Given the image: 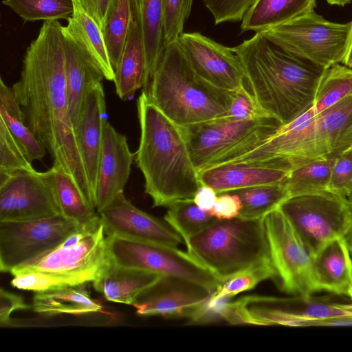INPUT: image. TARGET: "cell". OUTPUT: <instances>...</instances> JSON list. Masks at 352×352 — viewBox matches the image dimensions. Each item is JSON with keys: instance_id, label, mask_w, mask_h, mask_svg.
Returning a JSON list of instances; mask_svg holds the SVG:
<instances>
[{"instance_id": "cell-22", "label": "cell", "mask_w": 352, "mask_h": 352, "mask_svg": "<svg viewBox=\"0 0 352 352\" xmlns=\"http://www.w3.org/2000/svg\"><path fill=\"white\" fill-rule=\"evenodd\" d=\"M65 51V77L69 111L74 127L80 114L85 95L94 84L104 76L100 69L63 30Z\"/></svg>"}, {"instance_id": "cell-50", "label": "cell", "mask_w": 352, "mask_h": 352, "mask_svg": "<svg viewBox=\"0 0 352 352\" xmlns=\"http://www.w3.org/2000/svg\"><path fill=\"white\" fill-rule=\"evenodd\" d=\"M350 28L346 43L345 53L342 63L352 68V21H350Z\"/></svg>"}, {"instance_id": "cell-20", "label": "cell", "mask_w": 352, "mask_h": 352, "mask_svg": "<svg viewBox=\"0 0 352 352\" xmlns=\"http://www.w3.org/2000/svg\"><path fill=\"white\" fill-rule=\"evenodd\" d=\"M126 138L106 122L96 190V210L100 212L120 193L124 192L131 166L135 160Z\"/></svg>"}, {"instance_id": "cell-45", "label": "cell", "mask_w": 352, "mask_h": 352, "mask_svg": "<svg viewBox=\"0 0 352 352\" xmlns=\"http://www.w3.org/2000/svg\"><path fill=\"white\" fill-rule=\"evenodd\" d=\"M247 86L234 91L229 117L236 120L253 119L263 116Z\"/></svg>"}, {"instance_id": "cell-17", "label": "cell", "mask_w": 352, "mask_h": 352, "mask_svg": "<svg viewBox=\"0 0 352 352\" xmlns=\"http://www.w3.org/2000/svg\"><path fill=\"white\" fill-rule=\"evenodd\" d=\"M212 292L192 281L162 276L138 298L133 306L141 316L192 319Z\"/></svg>"}, {"instance_id": "cell-41", "label": "cell", "mask_w": 352, "mask_h": 352, "mask_svg": "<svg viewBox=\"0 0 352 352\" xmlns=\"http://www.w3.org/2000/svg\"><path fill=\"white\" fill-rule=\"evenodd\" d=\"M193 0H164V31L166 45L177 41L184 32Z\"/></svg>"}, {"instance_id": "cell-33", "label": "cell", "mask_w": 352, "mask_h": 352, "mask_svg": "<svg viewBox=\"0 0 352 352\" xmlns=\"http://www.w3.org/2000/svg\"><path fill=\"white\" fill-rule=\"evenodd\" d=\"M336 159L324 157L312 160L292 168L283 182L289 196L328 190Z\"/></svg>"}, {"instance_id": "cell-47", "label": "cell", "mask_w": 352, "mask_h": 352, "mask_svg": "<svg viewBox=\"0 0 352 352\" xmlns=\"http://www.w3.org/2000/svg\"><path fill=\"white\" fill-rule=\"evenodd\" d=\"M23 298L1 288L0 289V324L6 326L10 322L11 314L15 310L30 309Z\"/></svg>"}, {"instance_id": "cell-11", "label": "cell", "mask_w": 352, "mask_h": 352, "mask_svg": "<svg viewBox=\"0 0 352 352\" xmlns=\"http://www.w3.org/2000/svg\"><path fill=\"white\" fill-rule=\"evenodd\" d=\"M263 221L276 272L273 280L279 289L301 296L319 292L313 256L283 213L278 208L267 214Z\"/></svg>"}, {"instance_id": "cell-15", "label": "cell", "mask_w": 352, "mask_h": 352, "mask_svg": "<svg viewBox=\"0 0 352 352\" xmlns=\"http://www.w3.org/2000/svg\"><path fill=\"white\" fill-rule=\"evenodd\" d=\"M60 214L52 192L34 170L0 174V221H20Z\"/></svg>"}, {"instance_id": "cell-9", "label": "cell", "mask_w": 352, "mask_h": 352, "mask_svg": "<svg viewBox=\"0 0 352 352\" xmlns=\"http://www.w3.org/2000/svg\"><path fill=\"white\" fill-rule=\"evenodd\" d=\"M278 208L312 256L352 225L346 197L329 190L289 197Z\"/></svg>"}, {"instance_id": "cell-29", "label": "cell", "mask_w": 352, "mask_h": 352, "mask_svg": "<svg viewBox=\"0 0 352 352\" xmlns=\"http://www.w3.org/2000/svg\"><path fill=\"white\" fill-rule=\"evenodd\" d=\"M316 0H256L241 21V32H265L314 10Z\"/></svg>"}, {"instance_id": "cell-38", "label": "cell", "mask_w": 352, "mask_h": 352, "mask_svg": "<svg viewBox=\"0 0 352 352\" xmlns=\"http://www.w3.org/2000/svg\"><path fill=\"white\" fill-rule=\"evenodd\" d=\"M2 3L24 22L67 19L74 9V0H3Z\"/></svg>"}, {"instance_id": "cell-31", "label": "cell", "mask_w": 352, "mask_h": 352, "mask_svg": "<svg viewBox=\"0 0 352 352\" xmlns=\"http://www.w3.org/2000/svg\"><path fill=\"white\" fill-rule=\"evenodd\" d=\"M40 175L50 188L61 215L82 225L100 217L74 181L60 169L52 166L50 169L40 172Z\"/></svg>"}, {"instance_id": "cell-37", "label": "cell", "mask_w": 352, "mask_h": 352, "mask_svg": "<svg viewBox=\"0 0 352 352\" xmlns=\"http://www.w3.org/2000/svg\"><path fill=\"white\" fill-rule=\"evenodd\" d=\"M168 208L164 220L182 238L184 243L215 219L208 212L199 208L193 199L177 201Z\"/></svg>"}, {"instance_id": "cell-42", "label": "cell", "mask_w": 352, "mask_h": 352, "mask_svg": "<svg viewBox=\"0 0 352 352\" xmlns=\"http://www.w3.org/2000/svg\"><path fill=\"white\" fill-rule=\"evenodd\" d=\"M212 14L216 25L241 21L256 0H202Z\"/></svg>"}, {"instance_id": "cell-6", "label": "cell", "mask_w": 352, "mask_h": 352, "mask_svg": "<svg viewBox=\"0 0 352 352\" xmlns=\"http://www.w3.org/2000/svg\"><path fill=\"white\" fill-rule=\"evenodd\" d=\"M282 125L276 118L263 115L246 120L227 116L179 127L198 172L245 154Z\"/></svg>"}, {"instance_id": "cell-12", "label": "cell", "mask_w": 352, "mask_h": 352, "mask_svg": "<svg viewBox=\"0 0 352 352\" xmlns=\"http://www.w3.org/2000/svg\"><path fill=\"white\" fill-rule=\"evenodd\" d=\"M107 240L111 261L118 265L184 278L212 293L221 283L191 255L178 248L116 235L107 236Z\"/></svg>"}, {"instance_id": "cell-26", "label": "cell", "mask_w": 352, "mask_h": 352, "mask_svg": "<svg viewBox=\"0 0 352 352\" xmlns=\"http://www.w3.org/2000/svg\"><path fill=\"white\" fill-rule=\"evenodd\" d=\"M113 82L118 96L122 100L133 97L146 81V58L140 28L133 21L114 71Z\"/></svg>"}, {"instance_id": "cell-18", "label": "cell", "mask_w": 352, "mask_h": 352, "mask_svg": "<svg viewBox=\"0 0 352 352\" xmlns=\"http://www.w3.org/2000/svg\"><path fill=\"white\" fill-rule=\"evenodd\" d=\"M107 236L120 237L178 248L182 238L165 221L135 207L118 195L98 212Z\"/></svg>"}, {"instance_id": "cell-8", "label": "cell", "mask_w": 352, "mask_h": 352, "mask_svg": "<svg viewBox=\"0 0 352 352\" xmlns=\"http://www.w3.org/2000/svg\"><path fill=\"white\" fill-rule=\"evenodd\" d=\"M350 24L329 21L313 10L261 33L289 54L326 69L342 63Z\"/></svg>"}, {"instance_id": "cell-10", "label": "cell", "mask_w": 352, "mask_h": 352, "mask_svg": "<svg viewBox=\"0 0 352 352\" xmlns=\"http://www.w3.org/2000/svg\"><path fill=\"white\" fill-rule=\"evenodd\" d=\"M111 263L107 235L99 218L78 241H63L56 248L11 274L37 271L52 276L65 285H80L94 282Z\"/></svg>"}, {"instance_id": "cell-36", "label": "cell", "mask_w": 352, "mask_h": 352, "mask_svg": "<svg viewBox=\"0 0 352 352\" xmlns=\"http://www.w3.org/2000/svg\"><path fill=\"white\" fill-rule=\"evenodd\" d=\"M352 94V68L340 63L324 70L319 80L313 109L318 114Z\"/></svg>"}, {"instance_id": "cell-30", "label": "cell", "mask_w": 352, "mask_h": 352, "mask_svg": "<svg viewBox=\"0 0 352 352\" xmlns=\"http://www.w3.org/2000/svg\"><path fill=\"white\" fill-rule=\"evenodd\" d=\"M131 2L134 21L140 29L145 49L146 83L166 47L164 0H131Z\"/></svg>"}, {"instance_id": "cell-40", "label": "cell", "mask_w": 352, "mask_h": 352, "mask_svg": "<svg viewBox=\"0 0 352 352\" xmlns=\"http://www.w3.org/2000/svg\"><path fill=\"white\" fill-rule=\"evenodd\" d=\"M34 170L24 150L0 118V174Z\"/></svg>"}, {"instance_id": "cell-19", "label": "cell", "mask_w": 352, "mask_h": 352, "mask_svg": "<svg viewBox=\"0 0 352 352\" xmlns=\"http://www.w3.org/2000/svg\"><path fill=\"white\" fill-rule=\"evenodd\" d=\"M292 166L282 160L230 162L197 172L201 185L213 188L217 195L262 185L281 184Z\"/></svg>"}, {"instance_id": "cell-2", "label": "cell", "mask_w": 352, "mask_h": 352, "mask_svg": "<svg viewBox=\"0 0 352 352\" xmlns=\"http://www.w3.org/2000/svg\"><path fill=\"white\" fill-rule=\"evenodd\" d=\"M232 48L261 113L285 124L312 107L324 69L289 54L261 32Z\"/></svg>"}, {"instance_id": "cell-25", "label": "cell", "mask_w": 352, "mask_h": 352, "mask_svg": "<svg viewBox=\"0 0 352 352\" xmlns=\"http://www.w3.org/2000/svg\"><path fill=\"white\" fill-rule=\"evenodd\" d=\"M316 138L324 157H337L352 147V94L316 114Z\"/></svg>"}, {"instance_id": "cell-46", "label": "cell", "mask_w": 352, "mask_h": 352, "mask_svg": "<svg viewBox=\"0 0 352 352\" xmlns=\"http://www.w3.org/2000/svg\"><path fill=\"white\" fill-rule=\"evenodd\" d=\"M216 201L208 212L210 215L218 219L237 218L242 208L239 197L232 192L218 195Z\"/></svg>"}, {"instance_id": "cell-34", "label": "cell", "mask_w": 352, "mask_h": 352, "mask_svg": "<svg viewBox=\"0 0 352 352\" xmlns=\"http://www.w3.org/2000/svg\"><path fill=\"white\" fill-rule=\"evenodd\" d=\"M231 192L236 194L241 201L242 208L238 217L248 220L262 219L290 197L283 183L253 186Z\"/></svg>"}, {"instance_id": "cell-43", "label": "cell", "mask_w": 352, "mask_h": 352, "mask_svg": "<svg viewBox=\"0 0 352 352\" xmlns=\"http://www.w3.org/2000/svg\"><path fill=\"white\" fill-rule=\"evenodd\" d=\"M352 184V147L337 157L333 166L328 190L345 197Z\"/></svg>"}, {"instance_id": "cell-1", "label": "cell", "mask_w": 352, "mask_h": 352, "mask_svg": "<svg viewBox=\"0 0 352 352\" xmlns=\"http://www.w3.org/2000/svg\"><path fill=\"white\" fill-rule=\"evenodd\" d=\"M65 37L58 20L44 21L28 47L21 76L12 86L26 124L47 151L53 166L69 176L96 209L69 111Z\"/></svg>"}, {"instance_id": "cell-32", "label": "cell", "mask_w": 352, "mask_h": 352, "mask_svg": "<svg viewBox=\"0 0 352 352\" xmlns=\"http://www.w3.org/2000/svg\"><path fill=\"white\" fill-rule=\"evenodd\" d=\"M0 118L32 162L45 156L47 150L26 124L12 88L7 86L2 78L0 79Z\"/></svg>"}, {"instance_id": "cell-48", "label": "cell", "mask_w": 352, "mask_h": 352, "mask_svg": "<svg viewBox=\"0 0 352 352\" xmlns=\"http://www.w3.org/2000/svg\"><path fill=\"white\" fill-rule=\"evenodd\" d=\"M97 23L101 30L110 14L115 0H74Z\"/></svg>"}, {"instance_id": "cell-4", "label": "cell", "mask_w": 352, "mask_h": 352, "mask_svg": "<svg viewBox=\"0 0 352 352\" xmlns=\"http://www.w3.org/2000/svg\"><path fill=\"white\" fill-rule=\"evenodd\" d=\"M142 91L179 126L228 116L234 94L199 77L178 41L166 47Z\"/></svg>"}, {"instance_id": "cell-35", "label": "cell", "mask_w": 352, "mask_h": 352, "mask_svg": "<svg viewBox=\"0 0 352 352\" xmlns=\"http://www.w3.org/2000/svg\"><path fill=\"white\" fill-rule=\"evenodd\" d=\"M134 21L131 0H115L102 30L113 70L116 69L132 22Z\"/></svg>"}, {"instance_id": "cell-7", "label": "cell", "mask_w": 352, "mask_h": 352, "mask_svg": "<svg viewBox=\"0 0 352 352\" xmlns=\"http://www.w3.org/2000/svg\"><path fill=\"white\" fill-rule=\"evenodd\" d=\"M352 316L349 305L333 303L311 296L276 297L248 295L229 302L225 321L231 324H322Z\"/></svg>"}, {"instance_id": "cell-28", "label": "cell", "mask_w": 352, "mask_h": 352, "mask_svg": "<svg viewBox=\"0 0 352 352\" xmlns=\"http://www.w3.org/2000/svg\"><path fill=\"white\" fill-rule=\"evenodd\" d=\"M74 9L63 30L69 34L102 72L104 78L113 81L112 67L102 32L97 23L74 0Z\"/></svg>"}, {"instance_id": "cell-39", "label": "cell", "mask_w": 352, "mask_h": 352, "mask_svg": "<svg viewBox=\"0 0 352 352\" xmlns=\"http://www.w3.org/2000/svg\"><path fill=\"white\" fill-rule=\"evenodd\" d=\"M275 275L272 262L261 263L237 273L222 282L211 294L210 299H230L240 293L252 289L265 280H274Z\"/></svg>"}, {"instance_id": "cell-5", "label": "cell", "mask_w": 352, "mask_h": 352, "mask_svg": "<svg viewBox=\"0 0 352 352\" xmlns=\"http://www.w3.org/2000/svg\"><path fill=\"white\" fill-rule=\"evenodd\" d=\"M185 245L187 252L221 283L242 271L272 262L263 219L215 218Z\"/></svg>"}, {"instance_id": "cell-51", "label": "cell", "mask_w": 352, "mask_h": 352, "mask_svg": "<svg viewBox=\"0 0 352 352\" xmlns=\"http://www.w3.org/2000/svg\"><path fill=\"white\" fill-rule=\"evenodd\" d=\"M345 243L352 256V225L343 237Z\"/></svg>"}, {"instance_id": "cell-27", "label": "cell", "mask_w": 352, "mask_h": 352, "mask_svg": "<svg viewBox=\"0 0 352 352\" xmlns=\"http://www.w3.org/2000/svg\"><path fill=\"white\" fill-rule=\"evenodd\" d=\"M84 285H68L35 292L32 309L45 316L85 315L100 311L102 305L91 298Z\"/></svg>"}, {"instance_id": "cell-49", "label": "cell", "mask_w": 352, "mask_h": 352, "mask_svg": "<svg viewBox=\"0 0 352 352\" xmlns=\"http://www.w3.org/2000/svg\"><path fill=\"white\" fill-rule=\"evenodd\" d=\"M217 193L210 186L201 185L196 192L193 201L201 210L209 212L217 198Z\"/></svg>"}, {"instance_id": "cell-13", "label": "cell", "mask_w": 352, "mask_h": 352, "mask_svg": "<svg viewBox=\"0 0 352 352\" xmlns=\"http://www.w3.org/2000/svg\"><path fill=\"white\" fill-rule=\"evenodd\" d=\"M84 225L61 214L28 221H0L1 271L11 273L34 261L58 247Z\"/></svg>"}, {"instance_id": "cell-21", "label": "cell", "mask_w": 352, "mask_h": 352, "mask_svg": "<svg viewBox=\"0 0 352 352\" xmlns=\"http://www.w3.org/2000/svg\"><path fill=\"white\" fill-rule=\"evenodd\" d=\"M105 95L102 82L87 90L74 131L91 190L96 199L104 126Z\"/></svg>"}, {"instance_id": "cell-3", "label": "cell", "mask_w": 352, "mask_h": 352, "mask_svg": "<svg viewBox=\"0 0 352 352\" xmlns=\"http://www.w3.org/2000/svg\"><path fill=\"white\" fill-rule=\"evenodd\" d=\"M137 107L140 138L135 161L153 206L168 207L177 201L193 199L201 184L180 127L151 102L144 91Z\"/></svg>"}, {"instance_id": "cell-44", "label": "cell", "mask_w": 352, "mask_h": 352, "mask_svg": "<svg viewBox=\"0 0 352 352\" xmlns=\"http://www.w3.org/2000/svg\"><path fill=\"white\" fill-rule=\"evenodd\" d=\"M13 276L11 285L20 289L38 292L65 286L52 276L37 271H22Z\"/></svg>"}, {"instance_id": "cell-53", "label": "cell", "mask_w": 352, "mask_h": 352, "mask_svg": "<svg viewBox=\"0 0 352 352\" xmlns=\"http://www.w3.org/2000/svg\"><path fill=\"white\" fill-rule=\"evenodd\" d=\"M346 199L352 211V184L346 195Z\"/></svg>"}, {"instance_id": "cell-16", "label": "cell", "mask_w": 352, "mask_h": 352, "mask_svg": "<svg viewBox=\"0 0 352 352\" xmlns=\"http://www.w3.org/2000/svg\"><path fill=\"white\" fill-rule=\"evenodd\" d=\"M178 43L195 73L210 85L228 91L246 86L242 64L232 48L199 32H183Z\"/></svg>"}, {"instance_id": "cell-23", "label": "cell", "mask_w": 352, "mask_h": 352, "mask_svg": "<svg viewBox=\"0 0 352 352\" xmlns=\"http://www.w3.org/2000/svg\"><path fill=\"white\" fill-rule=\"evenodd\" d=\"M318 287L352 300V256L343 238L326 244L313 256Z\"/></svg>"}, {"instance_id": "cell-14", "label": "cell", "mask_w": 352, "mask_h": 352, "mask_svg": "<svg viewBox=\"0 0 352 352\" xmlns=\"http://www.w3.org/2000/svg\"><path fill=\"white\" fill-rule=\"evenodd\" d=\"M316 113L311 107L254 148L230 162L282 160L292 168L312 160L324 158L316 138ZM230 163V162H228Z\"/></svg>"}, {"instance_id": "cell-24", "label": "cell", "mask_w": 352, "mask_h": 352, "mask_svg": "<svg viewBox=\"0 0 352 352\" xmlns=\"http://www.w3.org/2000/svg\"><path fill=\"white\" fill-rule=\"evenodd\" d=\"M162 276L155 272L118 265L111 261L93 285L107 300L133 305Z\"/></svg>"}, {"instance_id": "cell-52", "label": "cell", "mask_w": 352, "mask_h": 352, "mask_svg": "<svg viewBox=\"0 0 352 352\" xmlns=\"http://www.w3.org/2000/svg\"><path fill=\"white\" fill-rule=\"evenodd\" d=\"M326 1L331 6H344L352 2V0H326Z\"/></svg>"}]
</instances>
